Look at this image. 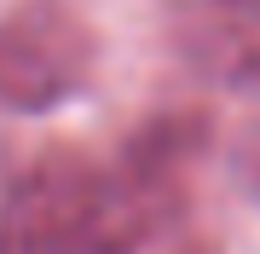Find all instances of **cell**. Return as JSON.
<instances>
[{"instance_id":"1","label":"cell","mask_w":260,"mask_h":254,"mask_svg":"<svg viewBox=\"0 0 260 254\" xmlns=\"http://www.w3.org/2000/svg\"><path fill=\"white\" fill-rule=\"evenodd\" d=\"M99 64V41L70 0H18L0 18V104L41 116L70 104Z\"/></svg>"},{"instance_id":"2","label":"cell","mask_w":260,"mask_h":254,"mask_svg":"<svg viewBox=\"0 0 260 254\" xmlns=\"http://www.w3.org/2000/svg\"><path fill=\"white\" fill-rule=\"evenodd\" d=\"M104 168L81 151H47L0 197V254H99Z\"/></svg>"},{"instance_id":"3","label":"cell","mask_w":260,"mask_h":254,"mask_svg":"<svg viewBox=\"0 0 260 254\" xmlns=\"http://www.w3.org/2000/svg\"><path fill=\"white\" fill-rule=\"evenodd\" d=\"M179 52L220 87H260V0H179Z\"/></svg>"},{"instance_id":"4","label":"cell","mask_w":260,"mask_h":254,"mask_svg":"<svg viewBox=\"0 0 260 254\" xmlns=\"http://www.w3.org/2000/svg\"><path fill=\"white\" fill-rule=\"evenodd\" d=\"M232 179L249 202H260V116L232 133Z\"/></svg>"}]
</instances>
